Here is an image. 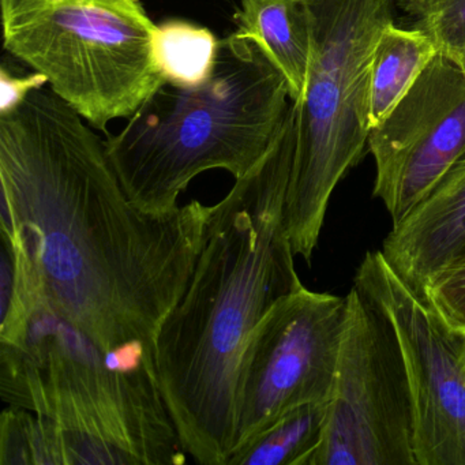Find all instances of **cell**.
Here are the masks:
<instances>
[{
  "mask_svg": "<svg viewBox=\"0 0 465 465\" xmlns=\"http://www.w3.org/2000/svg\"><path fill=\"white\" fill-rule=\"evenodd\" d=\"M53 89L0 115V235L20 244L45 302L103 351L157 334L183 295L211 206L135 205L105 141Z\"/></svg>",
  "mask_w": 465,
  "mask_h": 465,
  "instance_id": "cell-1",
  "label": "cell"
},
{
  "mask_svg": "<svg viewBox=\"0 0 465 465\" xmlns=\"http://www.w3.org/2000/svg\"><path fill=\"white\" fill-rule=\"evenodd\" d=\"M295 146L292 104L268 153L211 206L192 279L157 334L163 396L198 464L225 465L250 340L271 307L302 285L285 227Z\"/></svg>",
  "mask_w": 465,
  "mask_h": 465,
  "instance_id": "cell-2",
  "label": "cell"
},
{
  "mask_svg": "<svg viewBox=\"0 0 465 465\" xmlns=\"http://www.w3.org/2000/svg\"><path fill=\"white\" fill-rule=\"evenodd\" d=\"M290 85L271 56L239 32L220 40L211 78L197 88L163 83L105 149L130 200L152 213L178 208L193 179H235L263 159L290 113Z\"/></svg>",
  "mask_w": 465,
  "mask_h": 465,
  "instance_id": "cell-3",
  "label": "cell"
},
{
  "mask_svg": "<svg viewBox=\"0 0 465 465\" xmlns=\"http://www.w3.org/2000/svg\"><path fill=\"white\" fill-rule=\"evenodd\" d=\"M0 396L53 421L56 465L186 462L156 364L114 366L45 301L17 341L0 344Z\"/></svg>",
  "mask_w": 465,
  "mask_h": 465,
  "instance_id": "cell-4",
  "label": "cell"
},
{
  "mask_svg": "<svg viewBox=\"0 0 465 465\" xmlns=\"http://www.w3.org/2000/svg\"><path fill=\"white\" fill-rule=\"evenodd\" d=\"M312 59L303 94L292 103L296 146L285 198L295 255L310 263L329 201L369 141L375 45L393 24V0H304Z\"/></svg>",
  "mask_w": 465,
  "mask_h": 465,
  "instance_id": "cell-5",
  "label": "cell"
},
{
  "mask_svg": "<svg viewBox=\"0 0 465 465\" xmlns=\"http://www.w3.org/2000/svg\"><path fill=\"white\" fill-rule=\"evenodd\" d=\"M5 50L48 78L94 129L129 119L164 83L141 0H0Z\"/></svg>",
  "mask_w": 465,
  "mask_h": 465,
  "instance_id": "cell-6",
  "label": "cell"
},
{
  "mask_svg": "<svg viewBox=\"0 0 465 465\" xmlns=\"http://www.w3.org/2000/svg\"><path fill=\"white\" fill-rule=\"evenodd\" d=\"M322 440L307 465H418L399 340L352 287Z\"/></svg>",
  "mask_w": 465,
  "mask_h": 465,
  "instance_id": "cell-7",
  "label": "cell"
},
{
  "mask_svg": "<svg viewBox=\"0 0 465 465\" xmlns=\"http://www.w3.org/2000/svg\"><path fill=\"white\" fill-rule=\"evenodd\" d=\"M353 287L399 340L413 410L418 465H465V331L396 273L381 250L364 255Z\"/></svg>",
  "mask_w": 465,
  "mask_h": 465,
  "instance_id": "cell-8",
  "label": "cell"
},
{
  "mask_svg": "<svg viewBox=\"0 0 465 465\" xmlns=\"http://www.w3.org/2000/svg\"><path fill=\"white\" fill-rule=\"evenodd\" d=\"M347 314V295L303 284L271 307L242 361L233 449L290 411L331 399Z\"/></svg>",
  "mask_w": 465,
  "mask_h": 465,
  "instance_id": "cell-9",
  "label": "cell"
},
{
  "mask_svg": "<svg viewBox=\"0 0 465 465\" xmlns=\"http://www.w3.org/2000/svg\"><path fill=\"white\" fill-rule=\"evenodd\" d=\"M374 197L397 223L465 153V70L438 51L393 110L371 127Z\"/></svg>",
  "mask_w": 465,
  "mask_h": 465,
  "instance_id": "cell-10",
  "label": "cell"
},
{
  "mask_svg": "<svg viewBox=\"0 0 465 465\" xmlns=\"http://www.w3.org/2000/svg\"><path fill=\"white\" fill-rule=\"evenodd\" d=\"M381 252L421 298L426 285L465 254V153L394 223Z\"/></svg>",
  "mask_w": 465,
  "mask_h": 465,
  "instance_id": "cell-11",
  "label": "cell"
},
{
  "mask_svg": "<svg viewBox=\"0 0 465 465\" xmlns=\"http://www.w3.org/2000/svg\"><path fill=\"white\" fill-rule=\"evenodd\" d=\"M236 32L255 40L282 70L291 102L303 94L312 59V29L304 0H242Z\"/></svg>",
  "mask_w": 465,
  "mask_h": 465,
  "instance_id": "cell-12",
  "label": "cell"
},
{
  "mask_svg": "<svg viewBox=\"0 0 465 465\" xmlns=\"http://www.w3.org/2000/svg\"><path fill=\"white\" fill-rule=\"evenodd\" d=\"M437 54L434 42L418 29L404 31L394 24L383 29L371 61V127L393 110Z\"/></svg>",
  "mask_w": 465,
  "mask_h": 465,
  "instance_id": "cell-13",
  "label": "cell"
},
{
  "mask_svg": "<svg viewBox=\"0 0 465 465\" xmlns=\"http://www.w3.org/2000/svg\"><path fill=\"white\" fill-rule=\"evenodd\" d=\"M328 401L290 411L268 429L238 446L225 465H307L325 430Z\"/></svg>",
  "mask_w": 465,
  "mask_h": 465,
  "instance_id": "cell-14",
  "label": "cell"
},
{
  "mask_svg": "<svg viewBox=\"0 0 465 465\" xmlns=\"http://www.w3.org/2000/svg\"><path fill=\"white\" fill-rule=\"evenodd\" d=\"M220 40L209 29L183 20L157 25L153 39L154 61L165 83L197 88L211 78Z\"/></svg>",
  "mask_w": 465,
  "mask_h": 465,
  "instance_id": "cell-15",
  "label": "cell"
},
{
  "mask_svg": "<svg viewBox=\"0 0 465 465\" xmlns=\"http://www.w3.org/2000/svg\"><path fill=\"white\" fill-rule=\"evenodd\" d=\"M415 29L426 34L440 53L465 64V0H400Z\"/></svg>",
  "mask_w": 465,
  "mask_h": 465,
  "instance_id": "cell-16",
  "label": "cell"
},
{
  "mask_svg": "<svg viewBox=\"0 0 465 465\" xmlns=\"http://www.w3.org/2000/svg\"><path fill=\"white\" fill-rule=\"evenodd\" d=\"M423 299L451 326L465 331V254L426 285Z\"/></svg>",
  "mask_w": 465,
  "mask_h": 465,
  "instance_id": "cell-17",
  "label": "cell"
},
{
  "mask_svg": "<svg viewBox=\"0 0 465 465\" xmlns=\"http://www.w3.org/2000/svg\"><path fill=\"white\" fill-rule=\"evenodd\" d=\"M0 81H2V97H0V115L15 110L18 105L25 102L26 97L36 91V89L45 88L48 84V78L42 73H35L28 77H17L12 72L2 67L0 73Z\"/></svg>",
  "mask_w": 465,
  "mask_h": 465,
  "instance_id": "cell-18",
  "label": "cell"
},
{
  "mask_svg": "<svg viewBox=\"0 0 465 465\" xmlns=\"http://www.w3.org/2000/svg\"><path fill=\"white\" fill-rule=\"evenodd\" d=\"M462 67H464V70H465V64H462Z\"/></svg>",
  "mask_w": 465,
  "mask_h": 465,
  "instance_id": "cell-19",
  "label": "cell"
}]
</instances>
